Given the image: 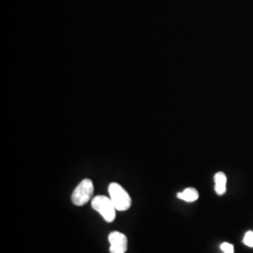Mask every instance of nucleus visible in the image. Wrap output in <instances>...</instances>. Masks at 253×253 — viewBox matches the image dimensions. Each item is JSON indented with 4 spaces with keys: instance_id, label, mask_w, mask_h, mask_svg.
I'll return each instance as SVG.
<instances>
[{
    "instance_id": "6e6552de",
    "label": "nucleus",
    "mask_w": 253,
    "mask_h": 253,
    "mask_svg": "<svg viewBox=\"0 0 253 253\" xmlns=\"http://www.w3.org/2000/svg\"><path fill=\"white\" fill-rule=\"evenodd\" d=\"M220 249L224 253H234V246L230 243H222L220 245Z\"/></svg>"
},
{
    "instance_id": "39448f33",
    "label": "nucleus",
    "mask_w": 253,
    "mask_h": 253,
    "mask_svg": "<svg viewBox=\"0 0 253 253\" xmlns=\"http://www.w3.org/2000/svg\"><path fill=\"white\" fill-rule=\"evenodd\" d=\"M226 175L222 172H218L215 175V190L217 195H223L226 191Z\"/></svg>"
},
{
    "instance_id": "20e7f679",
    "label": "nucleus",
    "mask_w": 253,
    "mask_h": 253,
    "mask_svg": "<svg viewBox=\"0 0 253 253\" xmlns=\"http://www.w3.org/2000/svg\"><path fill=\"white\" fill-rule=\"evenodd\" d=\"M111 253H125L127 249V239L126 235L119 232H112L108 236Z\"/></svg>"
},
{
    "instance_id": "f03ea898",
    "label": "nucleus",
    "mask_w": 253,
    "mask_h": 253,
    "mask_svg": "<svg viewBox=\"0 0 253 253\" xmlns=\"http://www.w3.org/2000/svg\"><path fill=\"white\" fill-rule=\"evenodd\" d=\"M94 210L98 211L107 222H113L116 218L117 208L114 206L112 200L106 196H96L91 201Z\"/></svg>"
},
{
    "instance_id": "423d86ee",
    "label": "nucleus",
    "mask_w": 253,
    "mask_h": 253,
    "mask_svg": "<svg viewBox=\"0 0 253 253\" xmlns=\"http://www.w3.org/2000/svg\"><path fill=\"white\" fill-rule=\"evenodd\" d=\"M177 198L183 200L185 202H188V203H191V202H195L196 200H198L199 193L193 188H188V189L183 190L182 192L177 193Z\"/></svg>"
},
{
    "instance_id": "f257e3e1",
    "label": "nucleus",
    "mask_w": 253,
    "mask_h": 253,
    "mask_svg": "<svg viewBox=\"0 0 253 253\" xmlns=\"http://www.w3.org/2000/svg\"><path fill=\"white\" fill-rule=\"evenodd\" d=\"M108 191L110 199L118 211H126L131 207L130 196L118 183L110 184Z\"/></svg>"
},
{
    "instance_id": "0eeeda50",
    "label": "nucleus",
    "mask_w": 253,
    "mask_h": 253,
    "mask_svg": "<svg viewBox=\"0 0 253 253\" xmlns=\"http://www.w3.org/2000/svg\"><path fill=\"white\" fill-rule=\"evenodd\" d=\"M243 243L250 248H253V231H249L246 233Z\"/></svg>"
},
{
    "instance_id": "7ed1b4c3",
    "label": "nucleus",
    "mask_w": 253,
    "mask_h": 253,
    "mask_svg": "<svg viewBox=\"0 0 253 253\" xmlns=\"http://www.w3.org/2000/svg\"><path fill=\"white\" fill-rule=\"evenodd\" d=\"M94 193V185L90 179H84L78 184L72 195V201L75 206L82 207L90 201Z\"/></svg>"
}]
</instances>
